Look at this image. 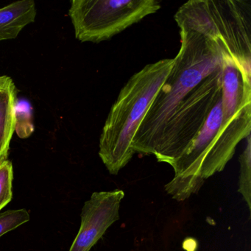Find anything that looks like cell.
<instances>
[{"instance_id":"7a4b0ae2","label":"cell","mask_w":251,"mask_h":251,"mask_svg":"<svg viewBox=\"0 0 251 251\" xmlns=\"http://www.w3.org/2000/svg\"><path fill=\"white\" fill-rule=\"evenodd\" d=\"M173 63L174 58H167L148 64L120 91L100 139L99 155L111 174H118L133 158V138Z\"/></svg>"},{"instance_id":"3957f363","label":"cell","mask_w":251,"mask_h":251,"mask_svg":"<svg viewBox=\"0 0 251 251\" xmlns=\"http://www.w3.org/2000/svg\"><path fill=\"white\" fill-rule=\"evenodd\" d=\"M174 18L178 27L220 40L251 75V1L190 0L177 10Z\"/></svg>"},{"instance_id":"7c38bea8","label":"cell","mask_w":251,"mask_h":251,"mask_svg":"<svg viewBox=\"0 0 251 251\" xmlns=\"http://www.w3.org/2000/svg\"><path fill=\"white\" fill-rule=\"evenodd\" d=\"M30 220L25 209L8 210L0 214V237Z\"/></svg>"},{"instance_id":"30bf717a","label":"cell","mask_w":251,"mask_h":251,"mask_svg":"<svg viewBox=\"0 0 251 251\" xmlns=\"http://www.w3.org/2000/svg\"><path fill=\"white\" fill-rule=\"evenodd\" d=\"M247 145L239 157L240 174L239 180V192L251 210V135L246 138Z\"/></svg>"},{"instance_id":"9c48e42d","label":"cell","mask_w":251,"mask_h":251,"mask_svg":"<svg viewBox=\"0 0 251 251\" xmlns=\"http://www.w3.org/2000/svg\"><path fill=\"white\" fill-rule=\"evenodd\" d=\"M15 131L21 139L30 137L35 127L33 110L30 101L25 98L17 99L15 103Z\"/></svg>"},{"instance_id":"52a82bcc","label":"cell","mask_w":251,"mask_h":251,"mask_svg":"<svg viewBox=\"0 0 251 251\" xmlns=\"http://www.w3.org/2000/svg\"><path fill=\"white\" fill-rule=\"evenodd\" d=\"M17 93L12 79L0 76V164L8 160L10 143L15 131Z\"/></svg>"},{"instance_id":"4fadbf2b","label":"cell","mask_w":251,"mask_h":251,"mask_svg":"<svg viewBox=\"0 0 251 251\" xmlns=\"http://www.w3.org/2000/svg\"><path fill=\"white\" fill-rule=\"evenodd\" d=\"M198 247V242L194 238H187L183 243V248L186 251H196Z\"/></svg>"},{"instance_id":"8992f818","label":"cell","mask_w":251,"mask_h":251,"mask_svg":"<svg viewBox=\"0 0 251 251\" xmlns=\"http://www.w3.org/2000/svg\"><path fill=\"white\" fill-rule=\"evenodd\" d=\"M123 190L94 192L85 202L81 212V225L70 251H89L102 237L108 227L120 219Z\"/></svg>"},{"instance_id":"8fae6325","label":"cell","mask_w":251,"mask_h":251,"mask_svg":"<svg viewBox=\"0 0 251 251\" xmlns=\"http://www.w3.org/2000/svg\"><path fill=\"white\" fill-rule=\"evenodd\" d=\"M14 170L11 161L6 160L0 164V210L12 200Z\"/></svg>"},{"instance_id":"6da1fadb","label":"cell","mask_w":251,"mask_h":251,"mask_svg":"<svg viewBox=\"0 0 251 251\" xmlns=\"http://www.w3.org/2000/svg\"><path fill=\"white\" fill-rule=\"evenodd\" d=\"M179 29L180 50L133 138L135 153L154 155L179 104L207 76L223 67L226 54L230 53L218 39L212 40L186 27Z\"/></svg>"},{"instance_id":"277c9868","label":"cell","mask_w":251,"mask_h":251,"mask_svg":"<svg viewBox=\"0 0 251 251\" xmlns=\"http://www.w3.org/2000/svg\"><path fill=\"white\" fill-rule=\"evenodd\" d=\"M223 69L207 76L179 104L157 145L153 155L158 161L171 165L198 136L223 95Z\"/></svg>"},{"instance_id":"ba28073f","label":"cell","mask_w":251,"mask_h":251,"mask_svg":"<svg viewBox=\"0 0 251 251\" xmlns=\"http://www.w3.org/2000/svg\"><path fill=\"white\" fill-rule=\"evenodd\" d=\"M36 3L22 0L0 8V42L16 39L22 30L36 20Z\"/></svg>"},{"instance_id":"5b68a950","label":"cell","mask_w":251,"mask_h":251,"mask_svg":"<svg viewBox=\"0 0 251 251\" xmlns=\"http://www.w3.org/2000/svg\"><path fill=\"white\" fill-rule=\"evenodd\" d=\"M161 8L157 0H73L69 15L77 40L100 43Z\"/></svg>"}]
</instances>
